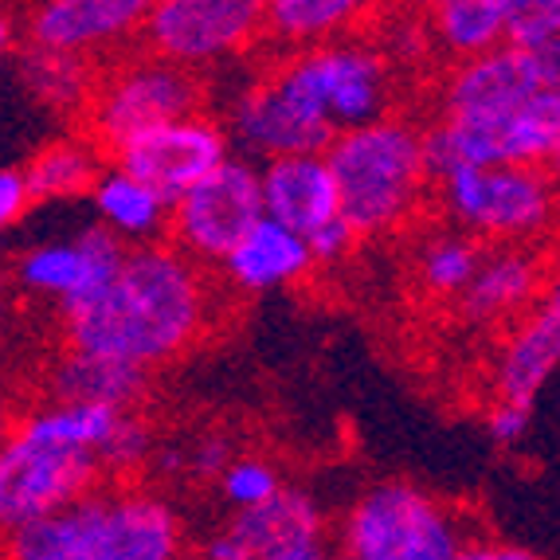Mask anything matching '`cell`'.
<instances>
[{"instance_id":"6da1fadb","label":"cell","mask_w":560,"mask_h":560,"mask_svg":"<svg viewBox=\"0 0 560 560\" xmlns=\"http://www.w3.org/2000/svg\"><path fill=\"white\" fill-rule=\"evenodd\" d=\"M212 322V275L161 240L126 252L110 287L63 318V341L75 353L106 357L150 376L197 349Z\"/></svg>"},{"instance_id":"7a4b0ae2","label":"cell","mask_w":560,"mask_h":560,"mask_svg":"<svg viewBox=\"0 0 560 560\" xmlns=\"http://www.w3.org/2000/svg\"><path fill=\"white\" fill-rule=\"evenodd\" d=\"M322 158L337 188V215L353 228L357 240L400 232L431 197L423 126L404 114L334 133Z\"/></svg>"},{"instance_id":"3957f363","label":"cell","mask_w":560,"mask_h":560,"mask_svg":"<svg viewBox=\"0 0 560 560\" xmlns=\"http://www.w3.org/2000/svg\"><path fill=\"white\" fill-rule=\"evenodd\" d=\"M475 537L455 502L411 478H384L353 498L337 525V560H455Z\"/></svg>"},{"instance_id":"277c9868","label":"cell","mask_w":560,"mask_h":560,"mask_svg":"<svg viewBox=\"0 0 560 560\" xmlns=\"http://www.w3.org/2000/svg\"><path fill=\"white\" fill-rule=\"evenodd\" d=\"M435 205L482 247H533L557 220V185L549 168H458L435 185Z\"/></svg>"},{"instance_id":"5b68a950","label":"cell","mask_w":560,"mask_h":560,"mask_svg":"<svg viewBox=\"0 0 560 560\" xmlns=\"http://www.w3.org/2000/svg\"><path fill=\"white\" fill-rule=\"evenodd\" d=\"M205 79L192 71H180L153 56L118 59L94 79L91 103L79 114L86 130L83 138L103 158L106 153L114 158L121 145H130L141 133L205 114Z\"/></svg>"},{"instance_id":"8992f818","label":"cell","mask_w":560,"mask_h":560,"mask_svg":"<svg viewBox=\"0 0 560 560\" xmlns=\"http://www.w3.org/2000/svg\"><path fill=\"white\" fill-rule=\"evenodd\" d=\"M232 150L240 158H302V153H326L334 141L326 110L318 103L314 79H310L306 56L294 51L275 63L262 79L235 94L224 126Z\"/></svg>"},{"instance_id":"52a82bcc","label":"cell","mask_w":560,"mask_h":560,"mask_svg":"<svg viewBox=\"0 0 560 560\" xmlns=\"http://www.w3.org/2000/svg\"><path fill=\"white\" fill-rule=\"evenodd\" d=\"M560 153V91L533 98L510 118L498 121H451L440 118L423 130V165L431 188L458 168H549Z\"/></svg>"},{"instance_id":"ba28073f","label":"cell","mask_w":560,"mask_h":560,"mask_svg":"<svg viewBox=\"0 0 560 560\" xmlns=\"http://www.w3.org/2000/svg\"><path fill=\"white\" fill-rule=\"evenodd\" d=\"M259 220V165L232 153L224 165H215L208 177H200L168 205L165 243L208 271V267H220L224 255Z\"/></svg>"},{"instance_id":"9c48e42d","label":"cell","mask_w":560,"mask_h":560,"mask_svg":"<svg viewBox=\"0 0 560 560\" xmlns=\"http://www.w3.org/2000/svg\"><path fill=\"white\" fill-rule=\"evenodd\" d=\"M83 525L71 560H177L185 517L168 498L133 482H103L83 498Z\"/></svg>"},{"instance_id":"30bf717a","label":"cell","mask_w":560,"mask_h":560,"mask_svg":"<svg viewBox=\"0 0 560 560\" xmlns=\"http://www.w3.org/2000/svg\"><path fill=\"white\" fill-rule=\"evenodd\" d=\"M150 56L197 75L240 56L262 36L259 0H153L141 20Z\"/></svg>"},{"instance_id":"8fae6325","label":"cell","mask_w":560,"mask_h":560,"mask_svg":"<svg viewBox=\"0 0 560 560\" xmlns=\"http://www.w3.org/2000/svg\"><path fill=\"white\" fill-rule=\"evenodd\" d=\"M334 133L361 130L393 114L396 75L388 47L369 36H341L302 51Z\"/></svg>"},{"instance_id":"7c38bea8","label":"cell","mask_w":560,"mask_h":560,"mask_svg":"<svg viewBox=\"0 0 560 560\" xmlns=\"http://www.w3.org/2000/svg\"><path fill=\"white\" fill-rule=\"evenodd\" d=\"M103 482L106 478L94 455L39 447L12 431L0 443V533L56 514Z\"/></svg>"},{"instance_id":"4fadbf2b","label":"cell","mask_w":560,"mask_h":560,"mask_svg":"<svg viewBox=\"0 0 560 560\" xmlns=\"http://www.w3.org/2000/svg\"><path fill=\"white\" fill-rule=\"evenodd\" d=\"M549 91H560V59H537L514 47H498L478 59H463L443 75L440 118L498 121Z\"/></svg>"},{"instance_id":"5bb4252c","label":"cell","mask_w":560,"mask_h":560,"mask_svg":"<svg viewBox=\"0 0 560 560\" xmlns=\"http://www.w3.org/2000/svg\"><path fill=\"white\" fill-rule=\"evenodd\" d=\"M228 158H232V141L224 133V121H215L205 110L133 138L114 153V165L141 185H150L165 205H173L185 188L208 177Z\"/></svg>"},{"instance_id":"9a60e30c","label":"cell","mask_w":560,"mask_h":560,"mask_svg":"<svg viewBox=\"0 0 560 560\" xmlns=\"http://www.w3.org/2000/svg\"><path fill=\"white\" fill-rule=\"evenodd\" d=\"M126 243L114 240L106 228L91 224L75 235V240H56V243H36L20 255L16 262V282L28 294L39 299H56L63 318L79 314L91 306L98 294L114 282V275L126 262Z\"/></svg>"},{"instance_id":"2e32d148","label":"cell","mask_w":560,"mask_h":560,"mask_svg":"<svg viewBox=\"0 0 560 560\" xmlns=\"http://www.w3.org/2000/svg\"><path fill=\"white\" fill-rule=\"evenodd\" d=\"M145 0H44L24 16L28 47L91 63L141 32Z\"/></svg>"},{"instance_id":"e0dca14e","label":"cell","mask_w":560,"mask_h":560,"mask_svg":"<svg viewBox=\"0 0 560 560\" xmlns=\"http://www.w3.org/2000/svg\"><path fill=\"white\" fill-rule=\"evenodd\" d=\"M310 537H329L326 510L318 505V498L299 486H282L271 502L232 514L224 525H215L200 541L197 560H262L294 541H310Z\"/></svg>"},{"instance_id":"ac0fdd59","label":"cell","mask_w":560,"mask_h":560,"mask_svg":"<svg viewBox=\"0 0 560 560\" xmlns=\"http://www.w3.org/2000/svg\"><path fill=\"white\" fill-rule=\"evenodd\" d=\"M560 361V299L549 287L522 318H514L494 357V400L533 408Z\"/></svg>"},{"instance_id":"d6986e66","label":"cell","mask_w":560,"mask_h":560,"mask_svg":"<svg viewBox=\"0 0 560 560\" xmlns=\"http://www.w3.org/2000/svg\"><path fill=\"white\" fill-rule=\"evenodd\" d=\"M549 287V267L537 255V247H486L470 287L458 294V310L478 326L514 322L529 306H537V299Z\"/></svg>"},{"instance_id":"ffe728a7","label":"cell","mask_w":560,"mask_h":560,"mask_svg":"<svg viewBox=\"0 0 560 560\" xmlns=\"http://www.w3.org/2000/svg\"><path fill=\"white\" fill-rule=\"evenodd\" d=\"M259 200L262 215L275 224L290 228L306 240L314 228L329 224L337 215V188L329 177L322 153L302 158H275L259 168Z\"/></svg>"},{"instance_id":"44dd1931","label":"cell","mask_w":560,"mask_h":560,"mask_svg":"<svg viewBox=\"0 0 560 560\" xmlns=\"http://www.w3.org/2000/svg\"><path fill=\"white\" fill-rule=\"evenodd\" d=\"M310 271H314V259L306 252V240L267 215L220 262V279L235 294H271V290L299 287Z\"/></svg>"},{"instance_id":"7402d4cb","label":"cell","mask_w":560,"mask_h":560,"mask_svg":"<svg viewBox=\"0 0 560 560\" xmlns=\"http://www.w3.org/2000/svg\"><path fill=\"white\" fill-rule=\"evenodd\" d=\"M91 205L98 212V228H106L126 247H145V243L165 240L168 205L150 185L133 180L118 165H103L91 188Z\"/></svg>"},{"instance_id":"603a6c76","label":"cell","mask_w":560,"mask_h":560,"mask_svg":"<svg viewBox=\"0 0 560 560\" xmlns=\"http://www.w3.org/2000/svg\"><path fill=\"white\" fill-rule=\"evenodd\" d=\"M47 393L51 404H106V408L133 411V404L145 396V373L106 357L67 349L47 373Z\"/></svg>"},{"instance_id":"cb8c5ba5","label":"cell","mask_w":560,"mask_h":560,"mask_svg":"<svg viewBox=\"0 0 560 560\" xmlns=\"http://www.w3.org/2000/svg\"><path fill=\"white\" fill-rule=\"evenodd\" d=\"M420 24L435 51L463 63L505 47V0H440Z\"/></svg>"},{"instance_id":"d4e9b609","label":"cell","mask_w":560,"mask_h":560,"mask_svg":"<svg viewBox=\"0 0 560 560\" xmlns=\"http://www.w3.org/2000/svg\"><path fill=\"white\" fill-rule=\"evenodd\" d=\"M364 12L369 9L353 0H267L262 36L275 39L279 47H290V56H294V51H310V47L353 36Z\"/></svg>"},{"instance_id":"484cf974","label":"cell","mask_w":560,"mask_h":560,"mask_svg":"<svg viewBox=\"0 0 560 560\" xmlns=\"http://www.w3.org/2000/svg\"><path fill=\"white\" fill-rule=\"evenodd\" d=\"M20 173H24L32 205L36 200L44 205V200L91 197L94 180L103 173V153L94 150L83 133L79 138H59V141H47L44 150L20 168Z\"/></svg>"},{"instance_id":"4316f807","label":"cell","mask_w":560,"mask_h":560,"mask_svg":"<svg viewBox=\"0 0 560 560\" xmlns=\"http://www.w3.org/2000/svg\"><path fill=\"white\" fill-rule=\"evenodd\" d=\"M118 420L121 411L106 408V404H47V408L24 416L12 431L39 447L83 451V455L98 458Z\"/></svg>"},{"instance_id":"83f0119b","label":"cell","mask_w":560,"mask_h":560,"mask_svg":"<svg viewBox=\"0 0 560 560\" xmlns=\"http://www.w3.org/2000/svg\"><path fill=\"white\" fill-rule=\"evenodd\" d=\"M20 79L28 83V91L39 103L56 106L63 114H83L91 103L94 79L98 67L75 56H56V51H39V47H24L20 56Z\"/></svg>"},{"instance_id":"f1b7e54d","label":"cell","mask_w":560,"mask_h":560,"mask_svg":"<svg viewBox=\"0 0 560 560\" xmlns=\"http://www.w3.org/2000/svg\"><path fill=\"white\" fill-rule=\"evenodd\" d=\"M482 252V243L455 232V228L431 232L420 243V255H416V282L431 299H458L475 279Z\"/></svg>"},{"instance_id":"f546056e","label":"cell","mask_w":560,"mask_h":560,"mask_svg":"<svg viewBox=\"0 0 560 560\" xmlns=\"http://www.w3.org/2000/svg\"><path fill=\"white\" fill-rule=\"evenodd\" d=\"M505 47L537 59H560L557 0H505Z\"/></svg>"},{"instance_id":"4dcf8cb0","label":"cell","mask_w":560,"mask_h":560,"mask_svg":"<svg viewBox=\"0 0 560 560\" xmlns=\"http://www.w3.org/2000/svg\"><path fill=\"white\" fill-rule=\"evenodd\" d=\"M153 451H158V431L141 411H121L118 428L110 431L106 447L98 451V470L106 482H133L138 470L150 467Z\"/></svg>"},{"instance_id":"1f68e13d","label":"cell","mask_w":560,"mask_h":560,"mask_svg":"<svg viewBox=\"0 0 560 560\" xmlns=\"http://www.w3.org/2000/svg\"><path fill=\"white\" fill-rule=\"evenodd\" d=\"M215 490L232 505V514H243V510H255V505L271 502L282 490V475L275 470L271 458L262 455H235L220 478H215Z\"/></svg>"},{"instance_id":"d6a6232c","label":"cell","mask_w":560,"mask_h":560,"mask_svg":"<svg viewBox=\"0 0 560 560\" xmlns=\"http://www.w3.org/2000/svg\"><path fill=\"white\" fill-rule=\"evenodd\" d=\"M180 451H185V475L200 478V482H215L220 470L235 458L232 440L220 435V431H208V435H200L197 443H188V447H180Z\"/></svg>"},{"instance_id":"836d02e7","label":"cell","mask_w":560,"mask_h":560,"mask_svg":"<svg viewBox=\"0 0 560 560\" xmlns=\"http://www.w3.org/2000/svg\"><path fill=\"white\" fill-rule=\"evenodd\" d=\"M357 243L361 240L353 235V228H349L341 215H334L329 224L314 228V232L306 235V252H310V259H314V267H334V262L353 255Z\"/></svg>"},{"instance_id":"e575fe53","label":"cell","mask_w":560,"mask_h":560,"mask_svg":"<svg viewBox=\"0 0 560 560\" xmlns=\"http://www.w3.org/2000/svg\"><path fill=\"white\" fill-rule=\"evenodd\" d=\"M529 420H533V408L494 400L490 411H486V431H490V440H494L498 447H517V443L529 435Z\"/></svg>"},{"instance_id":"d590c367","label":"cell","mask_w":560,"mask_h":560,"mask_svg":"<svg viewBox=\"0 0 560 560\" xmlns=\"http://www.w3.org/2000/svg\"><path fill=\"white\" fill-rule=\"evenodd\" d=\"M32 208L28 185L20 168H0V232H9L12 224H20Z\"/></svg>"},{"instance_id":"8d00e7d4","label":"cell","mask_w":560,"mask_h":560,"mask_svg":"<svg viewBox=\"0 0 560 560\" xmlns=\"http://www.w3.org/2000/svg\"><path fill=\"white\" fill-rule=\"evenodd\" d=\"M455 560H545V557H537V552L525 549V545L498 541V537H482V533H475V537L455 552Z\"/></svg>"},{"instance_id":"74e56055","label":"cell","mask_w":560,"mask_h":560,"mask_svg":"<svg viewBox=\"0 0 560 560\" xmlns=\"http://www.w3.org/2000/svg\"><path fill=\"white\" fill-rule=\"evenodd\" d=\"M262 560H337V552H334V541H329V537H310V541H294Z\"/></svg>"},{"instance_id":"f35d334b","label":"cell","mask_w":560,"mask_h":560,"mask_svg":"<svg viewBox=\"0 0 560 560\" xmlns=\"http://www.w3.org/2000/svg\"><path fill=\"white\" fill-rule=\"evenodd\" d=\"M12 44H16V20H12L9 12H0V59L9 56Z\"/></svg>"},{"instance_id":"ab89813d","label":"cell","mask_w":560,"mask_h":560,"mask_svg":"<svg viewBox=\"0 0 560 560\" xmlns=\"http://www.w3.org/2000/svg\"><path fill=\"white\" fill-rule=\"evenodd\" d=\"M12 435V420H9V411H4V404H0V443Z\"/></svg>"},{"instance_id":"60d3db41","label":"cell","mask_w":560,"mask_h":560,"mask_svg":"<svg viewBox=\"0 0 560 560\" xmlns=\"http://www.w3.org/2000/svg\"><path fill=\"white\" fill-rule=\"evenodd\" d=\"M177 560H197V557H188V552H185V557H177Z\"/></svg>"}]
</instances>
